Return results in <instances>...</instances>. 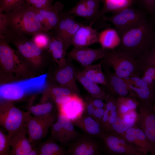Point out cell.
<instances>
[{"label": "cell", "instance_id": "ffe728a7", "mask_svg": "<svg viewBox=\"0 0 155 155\" xmlns=\"http://www.w3.org/2000/svg\"><path fill=\"white\" fill-rule=\"evenodd\" d=\"M38 155H66L69 154L68 150L51 136L46 140L41 142L36 145Z\"/></svg>", "mask_w": 155, "mask_h": 155}, {"label": "cell", "instance_id": "f6af8a7d", "mask_svg": "<svg viewBox=\"0 0 155 155\" xmlns=\"http://www.w3.org/2000/svg\"><path fill=\"white\" fill-rule=\"evenodd\" d=\"M92 99L93 104L95 108H104L105 109L106 103H104L103 100L99 98L93 97Z\"/></svg>", "mask_w": 155, "mask_h": 155}, {"label": "cell", "instance_id": "4fadbf2b", "mask_svg": "<svg viewBox=\"0 0 155 155\" xmlns=\"http://www.w3.org/2000/svg\"><path fill=\"white\" fill-rule=\"evenodd\" d=\"M119 135L139 149L144 155H146L149 152L155 155V145L142 130L135 127V124L133 127Z\"/></svg>", "mask_w": 155, "mask_h": 155}, {"label": "cell", "instance_id": "6da1fadb", "mask_svg": "<svg viewBox=\"0 0 155 155\" xmlns=\"http://www.w3.org/2000/svg\"><path fill=\"white\" fill-rule=\"evenodd\" d=\"M120 37V44L116 48L137 59L155 46L154 21L148 18L125 32Z\"/></svg>", "mask_w": 155, "mask_h": 155}, {"label": "cell", "instance_id": "3957f363", "mask_svg": "<svg viewBox=\"0 0 155 155\" xmlns=\"http://www.w3.org/2000/svg\"><path fill=\"white\" fill-rule=\"evenodd\" d=\"M47 75L45 73L15 82L0 84V100L13 101L44 91Z\"/></svg>", "mask_w": 155, "mask_h": 155}, {"label": "cell", "instance_id": "1f68e13d", "mask_svg": "<svg viewBox=\"0 0 155 155\" xmlns=\"http://www.w3.org/2000/svg\"><path fill=\"white\" fill-rule=\"evenodd\" d=\"M51 135L57 142L64 145L65 136L61 123L58 121L53 123L51 127Z\"/></svg>", "mask_w": 155, "mask_h": 155}, {"label": "cell", "instance_id": "ab89813d", "mask_svg": "<svg viewBox=\"0 0 155 155\" xmlns=\"http://www.w3.org/2000/svg\"><path fill=\"white\" fill-rule=\"evenodd\" d=\"M146 11L153 18L155 15V0H140Z\"/></svg>", "mask_w": 155, "mask_h": 155}, {"label": "cell", "instance_id": "cb8c5ba5", "mask_svg": "<svg viewBox=\"0 0 155 155\" xmlns=\"http://www.w3.org/2000/svg\"><path fill=\"white\" fill-rule=\"evenodd\" d=\"M63 8L64 6L62 3L60 1H58L53 5L50 9H36L46 20L51 30L58 23L59 19V14Z\"/></svg>", "mask_w": 155, "mask_h": 155}, {"label": "cell", "instance_id": "7bdbcfd3", "mask_svg": "<svg viewBox=\"0 0 155 155\" xmlns=\"http://www.w3.org/2000/svg\"><path fill=\"white\" fill-rule=\"evenodd\" d=\"M105 110L104 108H96L92 117L97 122L101 123Z\"/></svg>", "mask_w": 155, "mask_h": 155}, {"label": "cell", "instance_id": "ee69618b", "mask_svg": "<svg viewBox=\"0 0 155 155\" xmlns=\"http://www.w3.org/2000/svg\"><path fill=\"white\" fill-rule=\"evenodd\" d=\"M73 94L70 95L61 96H57L54 98L53 99L56 104L57 106L65 102L70 98Z\"/></svg>", "mask_w": 155, "mask_h": 155}, {"label": "cell", "instance_id": "836d02e7", "mask_svg": "<svg viewBox=\"0 0 155 155\" xmlns=\"http://www.w3.org/2000/svg\"><path fill=\"white\" fill-rule=\"evenodd\" d=\"M88 11V19L92 20L97 15L100 11L99 3L101 0H84Z\"/></svg>", "mask_w": 155, "mask_h": 155}, {"label": "cell", "instance_id": "c3c4849f", "mask_svg": "<svg viewBox=\"0 0 155 155\" xmlns=\"http://www.w3.org/2000/svg\"><path fill=\"white\" fill-rule=\"evenodd\" d=\"M128 113L131 115L132 117L136 121L138 116V113L135 110H129Z\"/></svg>", "mask_w": 155, "mask_h": 155}, {"label": "cell", "instance_id": "8d00e7d4", "mask_svg": "<svg viewBox=\"0 0 155 155\" xmlns=\"http://www.w3.org/2000/svg\"><path fill=\"white\" fill-rule=\"evenodd\" d=\"M27 3L36 9H48L53 5L51 0H26Z\"/></svg>", "mask_w": 155, "mask_h": 155}, {"label": "cell", "instance_id": "ba28073f", "mask_svg": "<svg viewBox=\"0 0 155 155\" xmlns=\"http://www.w3.org/2000/svg\"><path fill=\"white\" fill-rule=\"evenodd\" d=\"M83 25L76 20L71 15L66 13H60L59 21L51 30L52 31L51 36L61 39L67 49L72 44V40L75 33Z\"/></svg>", "mask_w": 155, "mask_h": 155}, {"label": "cell", "instance_id": "f907efd6", "mask_svg": "<svg viewBox=\"0 0 155 155\" xmlns=\"http://www.w3.org/2000/svg\"><path fill=\"white\" fill-rule=\"evenodd\" d=\"M52 0L53 1L54 0Z\"/></svg>", "mask_w": 155, "mask_h": 155}, {"label": "cell", "instance_id": "9c48e42d", "mask_svg": "<svg viewBox=\"0 0 155 155\" xmlns=\"http://www.w3.org/2000/svg\"><path fill=\"white\" fill-rule=\"evenodd\" d=\"M119 135L105 133L101 137L100 139L107 152L114 155H144L139 149Z\"/></svg>", "mask_w": 155, "mask_h": 155}, {"label": "cell", "instance_id": "681fc988", "mask_svg": "<svg viewBox=\"0 0 155 155\" xmlns=\"http://www.w3.org/2000/svg\"><path fill=\"white\" fill-rule=\"evenodd\" d=\"M104 0H101V1H104Z\"/></svg>", "mask_w": 155, "mask_h": 155}, {"label": "cell", "instance_id": "ac0fdd59", "mask_svg": "<svg viewBox=\"0 0 155 155\" xmlns=\"http://www.w3.org/2000/svg\"><path fill=\"white\" fill-rule=\"evenodd\" d=\"M96 30L90 26H81L74 34L72 44L74 47H85L98 42Z\"/></svg>", "mask_w": 155, "mask_h": 155}, {"label": "cell", "instance_id": "44dd1931", "mask_svg": "<svg viewBox=\"0 0 155 155\" xmlns=\"http://www.w3.org/2000/svg\"><path fill=\"white\" fill-rule=\"evenodd\" d=\"M98 41L104 49H113L120 44L121 37L116 30L112 28H107L98 35Z\"/></svg>", "mask_w": 155, "mask_h": 155}, {"label": "cell", "instance_id": "7dc6e473", "mask_svg": "<svg viewBox=\"0 0 155 155\" xmlns=\"http://www.w3.org/2000/svg\"><path fill=\"white\" fill-rule=\"evenodd\" d=\"M5 73L0 64V84H3V82H5Z\"/></svg>", "mask_w": 155, "mask_h": 155}, {"label": "cell", "instance_id": "f1b7e54d", "mask_svg": "<svg viewBox=\"0 0 155 155\" xmlns=\"http://www.w3.org/2000/svg\"><path fill=\"white\" fill-rule=\"evenodd\" d=\"M27 111L33 116H44L51 114L54 110L53 104L50 102H44L36 105L29 106Z\"/></svg>", "mask_w": 155, "mask_h": 155}, {"label": "cell", "instance_id": "b9f144b4", "mask_svg": "<svg viewBox=\"0 0 155 155\" xmlns=\"http://www.w3.org/2000/svg\"><path fill=\"white\" fill-rule=\"evenodd\" d=\"M109 111L105 110L102 119L101 123L106 132L108 133L109 131L108 119L110 115Z\"/></svg>", "mask_w": 155, "mask_h": 155}, {"label": "cell", "instance_id": "5b68a950", "mask_svg": "<svg viewBox=\"0 0 155 155\" xmlns=\"http://www.w3.org/2000/svg\"><path fill=\"white\" fill-rule=\"evenodd\" d=\"M30 113L17 107L11 101H3L0 103V126L10 137L26 126Z\"/></svg>", "mask_w": 155, "mask_h": 155}, {"label": "cell", "instance_id": "d4e9b609", "mask_svg": "<svg viewBox=\"0 0 155 155\" xmlns=\"http://www.w3.org/2000/svg\"><path fill=\"white\" fill-rule=\"evenodd\" d=\"M48 47L53 58L61 66L64 65L65 56L67 49L63 41L60 38L50 36V40Z\"/></svg>", "mask_w": 155, "mask_h": 155}, {"label": "cell", "instance_id": "74e56055", "mask_svg": "<svg viewBox=\"0 0 155 155\" xmlns=\"http://www.w3.org/2000/svg\"><path fill=\"white\" fill-rule=\"evenodd\" d=\"M9 33L5 15L0 9V39H4L6 41Z\"/></svg>", "mask_w": 155, "mask_h": 155}, {"label": "cell", "instance_id": "4dcf8cb0", "mask_svg": "<svg viewBox=\"0 0 155 155\" xmlns=\"http://www.w3.org/2000/svg\"><path fill=\"white\" fill-rule=\"evenodd\" d=\"M26 0H0V9L3 13L9 12L25 3Z\"/></svg>", "mask_w": 155, "mask_h": 155}, {"label": "cell", "instance_id": "277c9868", "mask_svg": "<svg viewBox=\"0 0 155 155\" xmlns=\"http://www.w3.org/2000/svg\"><path fill=\"white\" fill-rule=\"evenodd\" d=\"M103 66L112 68L114 73L122 78L139 76V66L136 59L117 49H106L101 59Z\"/></svg>", "mask_w": 155, "mask_h": 155}, {"label": "cell", "instance_id": "4316f807", "mask_svg": "<svg viewBox=\"0 0 155 155\" xmlns=\"http://www.w3.org/2000/svg\"><path fill=\"white\" fill-rule=\"evenodd\" d=\"M139 66V72L155 68V46L145 52L137 59Z\"/></svg>", "mask_w": 155, "mask_h": 155}, {"label": "cell", "instance_id": "52a82bcc", "mask_svg": "<svg viewBox=\"0 0 155 155\" xmlns=\"http://www.w3.org/2000/svg\"><path fill=\"white\" fill-rule=\"evenodd\" d=\"M55 119V110L44 116H35L30 113L26 123L28 137L33 147L35 148L46 136Z\"/></svg>", "mask_w": 155, "mask_h": 155}, {"label": "cell", "instance_id": "83f0119b", "mask_svg": "<svg viewBox=\"0 0 155 155\" xmlns=\"http://www.w3.org/2000/svg\"><path fill=\"white\" fill-rule=\"evenodd\" d=\"M135 123V119L128 121L117 116L113 123L109 132H111L113 134L119 135L133 127Z\"/></svg>", "mask_w": 155, "mask_h": 155}, {"label": "cell", "instance_id": "d6a6232c", "mask_svg": "<svg viewBox=\"0 0 155 155\" xmlns=\"http://www.w3.org/2000/svg\"><path fill=\"white\" fill-rule=\"evenodd\" d=\"M47 32H40L32 36V40L42 49L48 47L50 42V36Z\"/></svg>", "mask_w": 155, "mask_h": 155}, {"label": "cell", "instance_id": "f546056e", "mask_svg": "<svg viewBox=\"0 0 155 155\" xmlns=\"http://www.w3.org/2000/svg\"><path fill=\"white\" fill-rule=\"evenodd\" d=\"M74 75L73 68L68 66L58 71L56 78L57 82L62 86H68V85L73 81Z\"/></svg>", "mask_w": 155, "mask_h": 155}, {"label": "cell", "instance_id": "d6986e66", "mask_svg": "<svg viewBox=\"0 0 155 155\" xmlns=\"http://www.w3.org/2000/svg\"><path fill=\"white\" fill-rule=\"evenodd\" d=\"M17 57L5 40L0 39V64L5 73L12 71Z\"/></svg>", "mask_w": 155, "mask_h": 155}, {"label": "cell", "instance_id": "8992f818", "mask_svg": "<svg viewBox=\"0 0 155 155\" xmlns=\"http://www.w3.org/2000/svg\"><path fill=\"white\" fill-rule=\"evenodd\" d=\"M103 19L112 23L120 36L129 29L147 19L145 13L140 9L128 6L118 10L112 16H102Z\"/></svg>", "mask_w": 155, "mask_h": 155}, {"label": "cell", "instance_id": "9a60e30c", "mask_svg": "<svg viewBox=\"0 0 155 155\" xmlns=\"http://www.w3.org/2000/svg\"><path fill=\"white\" fill-rule=\"evenodd\" d=\"M106 49L101 47L93 49L87 46L74 47L68 55L85 67L96 61L101 59L105 55Z\"/></svg>", "mask_w": 155, "mask_h": 155}, {"label": "cell", "instance_id": "30bf717a", "mask_svg": "<svg viewBox=\"0 0 155 155\" xmlns=\"http://www.w3.org/2000/svg\"><path fill=\"white\" fill-rule=\"evenodd\" d=\"M138 106V113L135 124L155 145V108L152 103L142 101L139 103Z\"/></svg>", "mask_w": 155, "mask_h": 155}, {"label": "cell", "instance_id": "484cf974", "mask_svg": "<svg viewBox=\"0 0 155 155\" xmlns=\"http://www.w3.org/2000/svg\"><path fill=\"white\" fill-rule=\"evenodd\" d=\"M102 66L101 63L90 65L85 67L81 73L86 78L94 82L106 86L105 77L102 70Z\"/></svg>", "mask_w": 155, "mask_h": 155}, {"label": "cell", "instance_id": "d590c367", "mask_svg": "<svg viewBox=\"0 0 155 155\" xmlns=\"http://www.w3.org/2000/svg\"><path fill=\"white\" fill-rule=\"evenodd\" d=\"M9 140L8 135L5 133L3 129L0 126V155L10 154Z\"/></svg>", "mask_w": 155, "mask_h": 155}, {"label": "cell", "instance_id": "f35d334b", "mask_svg": "<svg viewBox=\"0 0 155 155\" xmlns=\"http://www.w3.org/2000/svg\"><path fill=\"white\" fill-rule=\"evenodd\" d=\"M74 94L76 93L73 92L68 88L61 87L54 88L50 92V94L53 99L57 96L70 95Z\"/></svg>", "mask_w": 155, "mask_h": 155}, {"label": "cell", "instance_id": "60d3db41", "mask_svg": "<svg viewBox=\"0 0 155 155\" xmlns=\"http://www.w3.org/2000/svg\"><path fill=\"white\" fill-rule=\"evenodd\" d=\"M92 97L87 99L85 102V108L83 115L92 117L96 109L92 102Z\"/></svg>", "mask_w": 155, "mask_h": 155}, {"label": "cell", "instance_id": "7a4b0ae2", "mask_svg": "<svg viewBox=\"0 0 155 155\" xmlns=\"http://www.w3.org/2000/svg\"><path fill=\"white\" fill-rule=\"evenodd\" d=\"M4 13L10 32L32 36L46 32L37 18L35 9L26 1L19 7Z\"/></svg>", "mask_w": 155, "mask_h": 155}, {"label": "cell", "instance_id": "7402d4cb", "mask_svg": "<svg viewBox=\"0 0 155 155\" xmlns=\"http://www.w3.org/2000/svg\"><path fill=\"white\" fill-rule=\"evenodd\" d=\"M75 77L92 97L103 100L107 99L109 94H107L97 84L86 78L81 73H78L75 75Z\"/></svg>", "mask_w": 155, "mask_h": 155}, {"label": "cell", "instance_id": "5bb4252c", "mask_svg": "<svg viewBox=\"0 0 155 155\" xmlns=\"http://www.w3.org/2000/svg\"><path fill=\"white\" fill-rule=\"evenodd\" d=\"M104 66L106 86L112 94L119 96L134 97L125 78H120L112 72L110 68Z\"/></svg>", "mask_w": 155, "mask_h": 155}, {"label": "cell", "instance_id": "e575fe53", "mask_svg": "<svg viewBox=\"0 0 155 155\" xmlns=\"http://www.w3.org/2000/svg\"><path fill=\"white\" fill-rule=\"evenodd\" d=\"M66 13L88 19V9L84 0L79 1L73 8Z\"/></svg>", "mask_w": 155, "mask_h": 155}, {"label": "cell", "instance_id": "2e32d148", "mask_svg": "<svg viewBox=\"0 0 155 155\" xmlns=\"http://www.w3.org/2000/svg\"><path fill=\"white\" fill-rule=\"evenodd\" d=\"M85 102L78 94H74L64 103L57 106L58 113L63 115L72 121L83 115Z\"/></svg>", "mask_w": 155, "mask_h": 155}, {"label": "cell", "instance_id": "e0dca14e", "mask_svg": "<svg viewBox=\"0 0 155 155\" xmlns=\"http://www.w3.org/2000/svg\"><path fill=\"white\" fill-rule=\"evenodd\" d=\"M72 121L74 126L80 129L85 134L94 138L100 139L106 133L101 124L92 117L83 115Z\"/></svg>", "mask_w": 155, "mask_h": 155}, {"label": "cell", "instance_id": "8fae6325", "mask_svg": "<svg viewBox=\"0 0 155 155\" xmlns=\"http://www.w3.org/2000/svg\"><path fill=\"white\" fill-rule=\"evenodd\" d=\"M94 137L86 134L81 135L75 141L69 143V154L72 155H99L101 145Z\"/></svg>", "mask_w": 155, "mask_h": 155}, {"label": "cell", "instance_id": "7c38bea8", "mask_svg": "<svg viewBox=\"0 0 155 155\" xmlns=\"http://www.w3.org/2000/svg\"><path fill=\"white\" fill-rule=\"evenodd\" d=\"M26 127L9 137L10 154L11 155H37L36 146L34 148L26 136Z\"/></svg>", "mask_w": 155, "mask_h": 155}, {"label": "cell", "instance_id": "603a6c76", "mask_svg": "<svg viewBox=\"0 0 155 155\" xmlns=\"http://www.w3.org/2000/svg\"><path fill=\"white\" fill-rule=\"evenodd\" d=\"M57 121L61 124L65 136L64 145L76 140L81 135L74 127L72 121L65 115L58 113Z\"/></svg>", "mask_w": 155, "mask_h": 155}, {"label": "cell", "instance_id": "bcb514c9", "mask_svg": "<svg viewBox=\"0 0 155 155\" xmlns=\"http://www.w3.org/2000/svg\"><path fill=\"white\" fill-rule=\"evenodd\" d=\"M111 115L109 116L108 119V124L109 132L111 130V126L113 123L115 119L118 116V109L110 113Z\"/></svg>", "mask_w": 155, "mask_h": 155}]
</instances>
